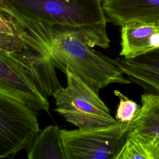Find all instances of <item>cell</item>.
Segmentation results:
<instances>
[{
  "label": "cell",
  "instance_id": "obj_1",
  "mask_svg": "<svg viewBox=\"0 0 159 159\" xmlns=\"http://www.w3.org/2000/svg\"><path fill=\"white\" fill-rule=\"evenodd\" d=\"M19 25L46 50L55 68L63 72L68 68L97 93L111 83H132L114 59L94 50L78 35L50 32L27 20Z\"/></svg>",
  "mask_w": 159,
  "mask_h": 159
},
{
  "label": "cell",
  "instance_id": "obj_2",
  "mask_svg": "<svg viewBox=\"0 0 159 159\" xmlns=\"http://www.w3.org/2000/svg\"><path fill=\"white\" fill-rule=\"evenodd\" d=\"M2 1L48 32L75 34L93 48L110 46L102 0Z\"/></svg>",
  "mask_w": 159,
  "mask_h": 159
},
{
  "label": "cell",
  "instance_id": "obj_3",
  "mask_svg": "<svg viewBox=\"0 0 159 159\" xmlns=\"http://www.w3.org/2000/svg\"><path fill=\"white\" fill-rule=\"evenodd\" d=\"M49 57L0 48V93L37 111H48V96L61 87Z\"/></svg>",
  "mask_w": 159,
  "mask_h": 159
},
{
  "label": "cell",
  "instance_id": "obj_4",
  "mask_svg": "<svg viewBox=\"0 0 159 159\" xmlns=\"http://www.w3.org/2000/svg\"><path fill=\"white\" fill-rule=\"evenodd\" d=\"M66 87H60L53 94L57 107L55 111L82 130L106 127L117 121L95 90L68 68Z\"/></svg>",
  "mask_w": 159,
  "mask_h": 159
},
{
  "label": "cell",
  "instance_id": "obj_5",
  "mask_svg": "<svg viewBox=\"0 0 159 159\" xmlns=\"http://www.w3.org/2000/svg\"><path fill=\"white\" fill-rule=\"evenodd\" d=\"M130 123L94 129H61L66 159H115L124 143Z\"/></svg>",
  "mask_w": 159,
  "mask_h": 159
},
{
  "label": "cell",
  "instance_id": "obj_6",
  "mask_svg": "<svg viewBox=\"0 0 159 159\" xmlns=\"http://www.w3.org/2000/svg\"><path fill=\"white\" fill-rule=\"evenodd\" d=\"M39 132L35 110L0 93V158L27 150Z\"/></svg>",
  "mask_w": 159,
  "mask_h": 159
},
{
  "label": "cell",
  "instance_id": "obj_7",
  "mask_svg": "<svg viewBox=\"0 0 159 159\" xmlns=\"http://www.w3.org/2000/svg\"><path fill=\"white\" fill-rule=\"evenodd\" d=\"M108 21L122 26L130 22L159 25V0H102Z\"/></svg>",
  "mask_w": 159,
  "mask_h": 159
},
{
  "label": "cell",
  "instance_id": "obj_8",
  "mask_svg": "<svg viewBox=\"0 0 159 159\" xmlns=\"http://www.w3.org/2000/svg\"><path fill=\"white\" fill-rule=\"evenodd\" d=\"M114 60L132 83L147 93L159 94V48L135 58Z\"/></svg>",
  "mask_w": 159,
  "mask_h": 159
},
{
  "label": "cell",
  "instance_id": "obj_9",
  "mask_svg": "<svg viewBox=\"0 0 159 159\" xmlns=\"http://www.w3.org/2000/svg\"><path fill=\"white\" fill-rule=\"evenodd\" d=\"M121 27L120 56L132 58L159 48V25L130 22Z\"/></svg>",
  "mask_w": 159,
  "mask_h": 159
},
{
  "label": "cell",
  "instance_id": "obj_10",
  "mask_svg": "<svg viewBox=\"0 0 159 159\" xmlns=\"http://www.w3.org/2000/svg\"><path fill=\"white\" fill-rule=\"evenodd\" d=\"M27 152L29 159H66L61 129L57 125L46 127L38 133Z\"/></svg>",
  "mask_w": 159,
  "mask_h": 159
},
{
  "label": "cell",
  "instance_id": "obj_11",
  "mask_svg": "<svg viewBox=\"0 0 159 159\" xmlns=\"http://www.w3.org/2000/svg\"><path fill=\"white\" fill-rule=\"evenodd\" d=\"M141 104L140 111L130 123L129 132L159 137V94H142Z\"/></svg>",
  "mask_w": 159,
  "mask_h": 159
},
{
  "label": "cell",
  "instance_id": "obj_12",
  "mask_svg": "<svg viewBox=\"0 0 159 159\" xmlns=\"http://www.w3.org/2000/svg\"><path fill=\"white\" fill-rule=\"evenodd\" d=\"M115 159H159V137L129 132Z\"/></svg>",
  "mask_w": 159,
  "mask_h": 159
},
{
  "label": "cell",
  "instance_id": "obj_13",
  "mask_svg": "<svg viewBox=\"0 0 159 159\" xmlns=\"http://www.w3.org/2000/svg\"><path fill=\"white\" fill-rule=\"evenodd\" d=\"M114 94L119 99L115 119L117 122L131 123L137 117L140 111L141 106L119 90H114Z\"/></svg>",
  "mask_w": 159,
  "mask_h": 159
}]
</instances>
